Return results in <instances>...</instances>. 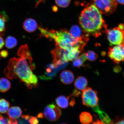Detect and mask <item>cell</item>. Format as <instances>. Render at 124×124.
I'll return each mask as SVG.
<instances>
[{
	"instance_id": "obj_1",
	"label": "cell",
	"mask_w": 124,
	"mask_h": 124,
	"mask_svg": "<svg viewBox=\"0 0 124 124\" xmlns=\"http://www.w3.org/2000/svg\"><path fill=\"white\" fill-rule=\"evenodd\" d=\"M18 54L20 57L9 60L4 74L10 79L19 78L29 88L36 87L38 85V79L32 72L35 65L32 63V57L27 45L21 46Z\"/></svg>"
},
{
	"instance_id": "obj_2",
	"label": "cell",
	"mask_w": 124,
	"mask_h": 124,
	"mask_svg": "<svg viewBox=\"0 0 124 124\" xmlns=\"http://www.w3.org/2000/svg\"><path fill=\"white\" fill-rule=\"evenodd\" d=\"M100 10L93 4H89L81 12L79 22L83 30L89 35L98 37L107 30Z\"/></svg>"
},
{
	"instance_id": "obj_3",
	"label": "cell",
	"mask_w": 124,
	"mask_h": 124,
	"mask_svg": "<svg viewBox=\"0 0 124 124\" xmlns=\"http://www.w3.org/2000/svg\"><path fill=\"white\" fill-rule=\"evenodd\" d=\"M38 28L43 36L53 40L56 44L65 50L75 47L81 52L87 43L74 38L66 29L55 30H48L40 26Z\"/></svg>"
},
{
	"instance_id": "obj_4",
	"label": "cell",
	"mask_w": 124,
	"mask_h": 124,
	"mask_svg": "<svg viewBox=\"0 0 124 124\" xmlns=\"http://www.w3.org/2000/svg\"><path fill=\"white\" fill-rule=\"evenodd\" d=\"M108 41L112 45L124 44V25L120 24L118 27L107 30Z\"/></svg>"
},
{
	"instance_id": "obj_5",
	"label": "cell",
	"mask_w": 124,
	"mask_h": 124,
	"mask_svg": "<svg viewBox=\"0 0 124 124\" xmlns=\"http://www.w3.org/2000/svg\"><path fill=\"white\" fill-rule=\"evenodd\" d=\"M82 98L83 104L85 106L93 108L98 105L97 93L92 88H86L82 91Z\"/></svg>"
},
{
	"instance_id": "obj_6",
	"label": "cell",
	"mask_w": 124,
	"mask_h": 124,
	"mask_svg": "<svg viewBox=\"0 0 124 124\" xmlns=\"http://www.w3.org/2000/svg\"><path fill=\"white\" fill-rule=\"evenodd\" d=\"M101 13L109 15L115 11L117 7L116 0H92Z\"/></svg>"
},
{
	"instance_id": "obj_7",
	"label": "cell",
	"mask_w": 124,
	"mask_h": 124,
	"mask_svg": "<svg viewBox=\"0 0 124 124\" xmlns=\"http://www.w3.org/2000/svg\"><path fill=\"white\" fill-rule=\"evenodd\" d=\"M55 46V48L51 52L53 59V63L56 67H65L68 62L65 55V50L56 44Z\"/></svg>"
},
{
	"instance_id": "obj_8",
	"label": "cell",
	"mask_w": 124,
	"mask_h": 124,
	"mask_svg": "<svg viewBox=\"0 0 124 124\" xmlns=\"http://www.w3.org/2000/svg\"><path fill=\"white\" fill-rule=\"evenodd\" d=\"M108 56L114 63L118 64L124 62V44L117 45L108 49Z\"/></svg>"
},
{
	"instance_id": "obj_9",
	"label": "cell",
	"mask_w": 124,
	"mask_h": 124,
	"mask_svg": "<svg viewBox=\"0 0 124 124\" xmlns=\"http://www.w3.org/2000/svg\"><path fill=\"white\" fill-rule=\"evenodd\" d=\"M61 110L54 103L46 106L43 113V117L50 122H55L59 120L62 115Z\"/></svg>"
},
{
	"instance_id": "obj_10",
	"label": "cell",
	"mask_w": 124,
	"mask_h": 124,
	"mask_svg": "<svg viewBox=\"0 0 124 124\" xmlns=\"http://www.w3.org/2000/svg\"><path fill=\"white\" fill-rule=\"evenodd\" d=\"M64 67H56L53 63L48 65L46 66L45 72L44 74L40 76V78L43 80L52 79L55 77L59 70Z\"/></svg>"
},
{
	"instance_id": "obj_11",
	"label": "cell",
	"mask_w": 124,
	"mask_h": 124,
	"mask_svg": "<svg viewBox=\"0 0 124 124\" xmlns=\"http://www.w3.org/2000/svg\"><path fill=\"white\" fill-rule=\"evenodd\" d=\"M70 32L73 36L87 42L89 39V35L77 25L72 26L70 29Z\"/></svg>"
},
{
	"instance_id": "obj_12",
	"label": "cell",
	"mask_w": 124,
	"mask_h": 124,
	"mask_svg": "<svg viewBox=\"0 0 124 124\" xmlns=\"http://www.w3.org/2000/svg\"><path fill=\"white\" fill-rule=\"evenodd\" d=\"M60 78L61 82L63 84L69 85L73 82L74 76L72 71L68 70H65L60 73Z\"/></svg>"
},
{
	"instance_id": "obj_13",
	"label": "cell",
	"mask_w": 124,
	"mask_h": 124,
	"mask_svg": "<svg viewBox=\"0 0 124 124\" xmlns=\"http://www.w3.org/2000/svg\"><path fill=\"white\" fill-rule=\"evenodd\" d=\"M38 27V25L36 21L33 18H27L23 23V28L26 31L30 33L34 32Z\"/></svg>"
},
{
	"instance_id": "obj_14",
	"label": "cell",
	"mask_w": 124,
	"mask_h": 124,
	"mask_svg": "<svg viewBox=\"0 0 124 124\" xmlns=\"http://www.w3.org/2000/svg\"><path fill=\"white\" fill-rule=\"evenodd\" d=\"M92 108L95 112L98 114L101 121L104 124H114L109 116L106 113L101 110L98 105Z\"/></svg>"
},
{
	"instance_id": "obj_15",
	"label": "cell",
	"mask_w": 124,
	"mask_h": 124,
	"mask_svg": "<svg viewBox=\"0 0 124 124\" xmlns=\"http://www.w3.org/2000/svg\"><path fill=\"white\" fill-rule=\"evenodd\" d=\"M88 84L87 79L82 76L78 77L74 82V86L76 89L82 91L86 89Z\"/></svg>"
},
{
	"instance_id": "obj_16",
	"label": "cell",
	"mask_w": 124,
	"mask_h": 124,
	"mask_svg": "<svg viewBox=\"0 0 124 124\" xmlns=\"http://www.w3.org/2000/svg\"><path fill=\"white\" fill-rule=\"evenodd\" d=\"M80 53L81 52L76 48L72 47L68 50H65V55L68 62L72 61L78 57Z\"/></svg>"
},
{
	"instance_id": "obj_17",
	"label": "cell",
	"mask_w": 124,
	"mask_h": 124,
	"mask_svg": "<svg viewBox=\"0 0 124 124\" xmlns=\"http://www.w3.org/2000/svg\"><path fill=\"white\" fill-rule=\"evenodd\" d=\"M22 113L21 108L19 107L15 106L11 107L9 108L7 114L10 118L16 119L21 117Z\"/></svg>"
},
{
	"instance_id": "obj_18",
	"label": "cell",
	"mask_w": 124,
	"mask_h": 124,
	"mask_svg": "<svg viewBox=\"0 0 124 124\" xmlns=\"http://www.w3.org/2000/svg\"><path fill=\"white\" fill-rule=\"evenodd\" d=\"M68 98L63 95L59 96L55 99L56 104L60 108H65L69 106V102Z\"/></svg>"
},
{
	"instance_id": "obj_19",
	"label": "cell",
	"mask_w": 124,
	"mask_h": 124,
	"mask_svg": "<svg viewBox=\"0 0 124 124\" xmlns=\"http://www.w3.org/2000/svg\"><path fill=\"white\" fill-rule=\"evenodd\" d=\"M11 87L10 82L7 79L2 78H0V92H7Z\"/></svg>"
},
{
	"instance_id": "obj_20",
	"label": "cell",
	"mask_w": 124,
	"mask_h": 124,
	"mask_svg": "<svg viewBox=\"0 0 124 124\" xmlns=\"http://www.w3.org/2000/svg\"><path fill=\"white\" fill-rule=\"evenodd\" d=\"M80 120L83 124H89L92 122L93 117L90 113L83 112L80 114L79 116Z\"/></svg>"
},
{
	"instance_id": "obj_21",
	"label": "cell",
	"mask_w": 124,
	"mask_h": 124,
	"mask_svg": "<svg viewBox=\"0 0 124 124\" xmlns=\"http://www.w3.org/2000/svg\"><path fill=\"white\" fill-rule=\"evenodd\" d=\"M87 60L85 53L81 54L79 56L74 60L72 65L74 67L80 68L83 66L84 63Z\"/></svg>"
},
{
	"instance_id": "obj_22",
	"label": "cell",
	"mask_w": 124,
	"mask_h": 124,
	"mask_svg": "<svg viewBox=\"0 0 124 124\" xmlns=\"http://www.w3.org/2000/svg\"><path fill=\"white\" fill-rule=\"evenodd\" d=\"M5 44L8 49H12L17 45V41L15 37L9 36L6 38Z\"/></svg>"
},
{
	"instance_id": "obj_23",
	"label": "cell",
	"mask_w": 124,
	"mask_h": 124,
	"mask_svg": "<svg viewBox=\"0 0 124 124\" xmlns=\"http://www.w3.org/2000/svg\"><path fill=\"white\" fill-rule=\"evenodd\" d=\"M10 106V103L5 99H0V113L5 114L7 112Z\"/></svg>"
},
{
	"instance_id": "obj_24",
	"label": "cell",
	"mask_w": 124,
	"mask_h": 124,
	"mask_svg": "<svg viewBox=\"0 0 124 124\" xmlns=\"http://www.w3.org/2000/svg\"><path fill=\"white\" fill-rule=\"evenodd\" d=\"M7 17L5 15L0 13V36H2L4 34Z\"/></svg>"
},
{
	"instance_id": "obj_25",
	"label": "cell",
	"mask_w": 124,
	"mask_h": 124,
	"mask_svg": "<svg viewBox=\"0 0 124 124\" xmlns=\"http://www.w3.org/2000/svg\"><path fill=\"white\" fill-rule=\"evenodd\" d=\"M87 60L90 61H94L98 58V55L92 51L89 50L85 53Z\"/></svg>"
},
{
	"instance_id": "obj_26",
	"label": "cell",
	"mask_w": 124,
	"mask_h": 124,
	"mask_svg": "<svg viewBox=\"0 0 124 124\" xmlns=\"http://www.w3.org/2000/svg\"><path fill=\"white\" fill-rule=\"evenodd\" d=\"M71 0H55V2L59 7L65 8L69 6Z\"/></svg>"
},
{
	"instance_id": "obj_27",
	"label": "cell",
	"mask_w": 124,
	"mask_h": 124,
	"mask_svg": "<svg viewBox=\"0 0 124 124\" xmlns=\"http://www.w3.org/2000/svg\"><path fill=\"white\" fill-rule=\"evenodd\" d=\"M0 124H10V118L5 117L0 114Z\"/></svg>"
},
{
	"instance_id": "obj_28",
	"label": "cell",
	"mask_w": 124,
	"mask_h": 124,
	"mask_svg": "<svg viewBox=\"0 0 124 124\" xmlns=\"http://www.w3.org/2000/svg\"><path fill=\"white\" fill-rule=\"evenodd\" d=\"M29 122L30 124H39V121L37 118L34 117H31Z\"/></svg>"
},
{
	"instance_id": "obj_29",
	"label": "cell",
	"mask_w": 124,
	"mask_h": 124,
	"mask_svg": "<svg viewBox=\"0 0 124 124\" xmlns=\"http://www.w3.org/2000/svg\"><path fill=\"white\" fill-rule=\"evenodd\" d=\"M0 54L1 56L4 58H6L8 55V53L6 50H4L1 51Z\"/></svg>"
},
{
	"instance_id": "obj_30",
	"label": "cell",
	"mask_w": 124,
	"mask_h": 124,
	"mask_svg": "<svg viewBox=\"0 0 124 124\" xmlns=\"http://www.w3.org/2000/svg\"><path fill=\"white\" fill-rule=\"evenodd\" d=\"M5 44L4 39L0 36V49H2Z\"/></svg>"
},
{
	"instance_id": "obj_31",
	"label": "cell",
	"mask_w": 124,
	"mask_h": 124,
	"mask_svg": "<svg viewBox=\"0 0 124 124\" xmlns=\"http://www.w3.org/2000/svg\"><path fill=\"white\" fill-rule=\"evenodd\" d=\"M91 124H104L101 121L98 119H97L95 121L93 122Z\"/></svg>"
},
{
	"instance_id": "obj_32",
	"label": "cell",
	"mask_w": 124,
	"mask_h": 124,
	"mask_svg": "<svg viewBox=\"0 0 124 124\" xmlns=\"http://www.w3.org/2000/svg\"><path fill=\"white\" fill-rule=\"evenodd\" d=\"M115 124H124V118L118 121Z\"/></svg>"
},
{
	"instance_id": "obj_33",
	"label": "cell",
	"mask_w": 124,
	"mask_h": 124,
	"mask_svg": "<svg viewBox=\"0 0 124 124\" xmlns=\"http://www.w3.org/2000/svg\"><path fill=\"white\" fill-rule=\"evenodd\" d=\"M38 117L39 118H42L43 117V114L42 113H40L38 115Z\"/></svg>"
},
{
	"instance_id": "obj_34",
	"label": "cell",
	"mask_w": 124,
	"mask_h": 124,
	"mask_svg": "<svg viewBox=\"0 0 124 124\" xmlns=\"http://www.w3.org/2000/svg\"><path fill=\"white\" fill-rule=\"evenodd\" d=\"M117 2L120 4L124 5V0H116Z\"/></svg>"
},
{
	"instance_id": "obj_35",
	"label": "cell",
	"mask_w": 124,
	"mask_h": 124,
	"mask_svg": "<svg viewBox=\"0 0 124 124\" xmlns=\"http://www.w3.org/2000/svg\"></svg>"
},
{
	"instance_id": "obj_36",
	"label": "cell",
	"mask_w": 124,
	"mask_h": 124,
	"mask_svg": "<svg viewBox=\"0 0 124 124\" xmlns=\"http://www.w3.org/2000/svg\"></svg>"
}]
</instances>
